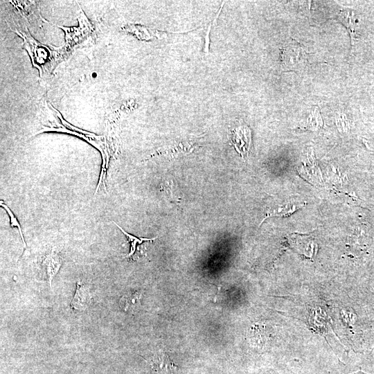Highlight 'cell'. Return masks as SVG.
Here are the masks:
<instances>
[{
	"mask_svg": "<svg viewBox=\"0 0 374 374\" xmlns=\"http://www.w3.org/2000/svg\"><path fill=\"white\" fill-rule=\"evenodd\" d=\"M24 39V45L28 51L33 64L39 69L41 77H46L53 70L56 62L61 57L58 51H51L35 41L28 33L17 32Z\"/></svg>",
	"mask_w": 374,
	"mask_h": 374,
	"instance_id": "cell-1",
	"label": "cell"
},
{
	"mask_svg": "<svg viewBox=\"0 0 374 374\" xmlns=\"http://www.w3.org/2000/svg\"><path fill=\"white\" fill-rule=\"evenodd\" d=\"M80 26L78 28H65L60 26L66 33L64 50L67 53L75 46L80 45L92 34V27L83 12L79 15Z\"/></svg>",
	"mask_w": 374,
	"mask_h": 374,
	"instance_id": "cell-2",
	"label": "cell"
},
{
	"mask_svg": "<svg viewBox=\"0 0 374 374\" xmlns=\"http://www.w3.org/2000/svg\"><path fill=\"white\" fill-rule=\"evenodd\" d=\"M230 141L231 145L242 158L248 156L251 147V131L246 125H240L231 132Z\"/></svg>",
	"mask_w": 374,
	"mask_h": 374,
	"instance_id": "cell-3",
	"label": "cell"
},
{
	"mask_svg": "<svg viewBox=\"0 0 374 374\" xmlns=\"http://www.w3.org/2000/svg\"><path fill=\"white\" fill-rule=\"evenodd\" d=\"M93 292L89 286L80 281L76 283L75 292L70 306L75 310L84 311L92 303Z\"/></svg>",
	"mask_w": 374,
	"mask_h": 374,
	"instance_id": "cell-4",
	"label": "cell"
},
{
	"mask_svg": "<svg viewBox=\"0 0 374 374\" xmlns=\"http://www.w3.org/2000/svg\"><path fill=\"white\" fill-rule=\"evenodd\" d=\"M42 265L45 271L49 285L51 287L52 280L59 271L62 265L61 257L57 251L52 250L45 256L42 262Z\"/></svg>",
	"mask_w": 374,
	"mask_h": 374,
	"instance_id": "cell-5",
	"label": "cell"
},
{
	"mask_svg": "<svg viewBox=\"0 0 374 374\" xmlns=\"http://www.w3.org/2000/svg\"><path fill=\"white\" fill-rule=\"evenodd\" d=\"M142 292L131 290L125 292L119 300V306L125 312L134 314L141 306Z\"/></svg>",
	"mask_w": 374,
	"mask_h": 374,
	"instance_id": "cell-6",
	"label": "cell"
},
{
	"mask_svg": "<svg viewBox=\"0 0 374 374\" xmlns=\"http://www.w3.org/2000/svg\"><path fill=\"white\" fill-rule=\"evenodd\" d=\"M152 366L157 374H177V366L166 354L157 356Z\"/></svg>",
	"mask_w": 374,
	"mask_h": 374,
	"instance_id": "cell-7",
	"label": "cell"
},
{
	"mask_svg": "<svg viewBox=\"0 0 374 374\" xmlns=\"http://www.w3.org/2000/svg\"><path fill=\"white\" fill-rule=\"evenodd\" d=\"M123 29L141 40H149L157 36V31L143 26L127 25Z\"/></svg>",
	"mask_w": 374,
	"mask_h": 374,
	"instance_id": "cell-8",
	"label": "cell"
},
{
	"mask_svg": "<svg viewBox=\"0 0 374 374\" xmlns=\"http://www.w3.org/2000/svg\"><path fill=\"white\" fill-rule=\"evenodd\" d=\"M113 223L121 231V232L126 236L127 238L128 242L130 244V249L128 254L125 256L126 258H132L134 255L136 253V251L138 249V246L143 244L144 242L146 241H153L157 238H137L133 235H131L126 232L122 227H121L118 224H116L115 222H113Z\"/></svg>",
	"mask_w": 374,
	"mask_h": 374,
	"instance_id": "cell-9",
	"label": "cell"
},
{
	"mask_svg": "<svg viewBox=\"0 0 374 374\" xmlns=\"http://www.w3.org/2000/svg\"><path fill=\"white\" fill-rule=\"evenodd\" d=\"M305 206V204H287L285 206L271 208H269L267 210V214L265 217L262 220V222L269 217H273V216H288L293 213L294 211H296L297 209H299L301 207H303Z\"/></svg>",
	"mask_w": 374,
	"mask_h": 374,
	"instance_id": "cell-10",
	"label": "cell"
},
{
	"mask_svg": "<svg viewBox=\"0 0 374 374\" xmlns=\"http://www.w3.org/2000/svg\"><path fill=\"white\" fill-rule=\"evenodd\" d=\"M0 205H1V207H3L7 211V213H8L9 217H10V221L11 227H12V228L13 227H17L18 229L19 234H20V237H21V240L23 242L24 249H25L26 248V242H25V239L24 238V235H23V233H22V229L21 228L20 224L19 223L17 217L13 214L12 211L10 209V208L6 204H5V203L3 202L0 201Z\"/></svg>",
	"mask_w": 374,
	"mask_h": 374,
	"instance_id": "cell-11",
	"label": "cell"
}]
</instances>
